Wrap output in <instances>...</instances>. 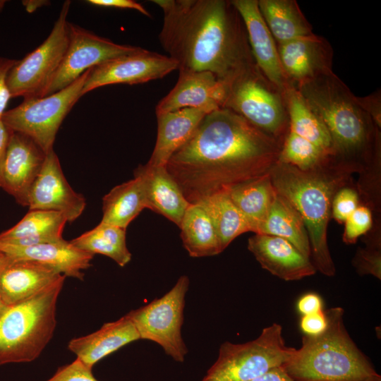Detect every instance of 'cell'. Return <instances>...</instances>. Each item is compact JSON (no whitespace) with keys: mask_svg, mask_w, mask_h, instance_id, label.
Returning <instances> with one entry per match:
<instances>
[{"mask_svg":"<svg viewBox=\"0 0 381 381\" xmlns=\"http://www.w3.org/2000/svg\"><path fill=\"white\" fill-rule=\"evenodd\" d=\"M46 155L28 136L11 131L1 188L23 207L28 205L30 189L42 169Z\"/></svg>","mask_w":381,"mask_h":381,"instance_id":"15","label":"cell"},{"mask_svg":"<svg viewBox=\"0 0 381 381\" xmlns=\"http://www.w3.org/2000/svg\"><path fill=\"white\" fill-rule=\"evenodd\" d=\"M0 251L13 258L31 260L50 266L66 277L83 280V270L91 266L94 255L64 239L32 246L19 247L0 242Z\"/></svg>","mask_w":381,"mask_h":381,"instance_id":"22","label":"cell"},{"mask_svg":"<svg viewBox=\"0 0 381 381\" xmlns=\"http://www.w3.org/2000/svg\"><path fill=\"white\" fill-rule=\"evenodd\" d=\"M277 161L301 171H309L326 164L331 159L310 141L289 131L282 144Z\"/></svg>","mask_w":381,"mask_h":381,"instance_id":"34","label":"cell"},{"mask_svg":"<svg viewBox=\"0 0 381 381\" xmlns=\"http://www.w3.org/2000/svg\"><path fill=\"white\" fill-rule=\"evenodd\" d=\"M327 327L316 336L305 335L283 366L296 381H381L368 357L358 348L344 322V310H324Z\"/></svg>","mask_w":381,"mask_h":381,"instance_id":"5","label":"cell"},{"mask_svg":"<svg viewBox=\"0 0 381 381\" xmlns=\"http://www.w3.org/2000/svg\"><path fill=\"white\" fill-rule=\"evenodd\" d=\"M359 205L360 198L356 186H344L337 191L333 198L331 217L342 224Z\"/></svg>","mask_w":381,"mask_h":381,"instance_id":"37","label":"cell"},{"mask_svg":"<svg viewBox=\"0 0 381 381\" xmlns=\"http://www.w3.org/2000/svg\"><path fill=\"white\" fill-rule=\"evenodd\" d=\"M248 249L263 269L285 281L300 280L317 272L310 258L278 236L255 234L248 238Z\"/></svg>","mask_w":381,"mask_h":381,"instance_id":"18","label":"cell"},{"mask_svg":"<svg viewBox=\"0 0 381 381\" xmlns=\"http://www.w3.org/2000/svg\"><path fill=\"white\" fill-rule=\"evenodd\" d=\"M141 49L114 42L68 23V47L44 97L65 88L93 67L112 59L135 53Z\"/></svg>","mask_w":381,"mask_h":381,"instance_id":"12","label":"cell"},{"mask_svg":"<svg viewBox=\"0 0 381 381\" xmlns=\"http://www.w3.org/2000/svg\"><path fill=\"white\" fill-rule=\"evenodd\" d=\"M296 308L302 315L320 312L323 310L322 299L318 294L309 292L299 298Z\"/></svg>","mask_w":381,"mask_h":381,"instance_id":"42","label":"cell"},{"mask_svg":"<svg viewBox=\"0 0 381 381\" xmlns=\"http://www.w3.org/2000/svg\"><path fill=\"white\" fill-rule=\"evenodd\" d=\"M66 277L10 307L0 320V365L26 363L41 354L54 335L56 303Z\"/></svg>","mask_w":381,"mask_h":381,"instance_id":"6","label":"cell"},{"mask_svg":"<svg viewBox=\"0 0 381 381\" xmlns=\"http://www.w3.org/2000/svg\"><path fill=\"white\" fill-rule=\"evenodd\" d=\"M231 1L244 23L257 67L284 93L289 84L280 64L277 43L259 10L258 0Z\"/></svg>","mask_w":381,"mask_h":381,"instance_id":"17","label":"cell"},{"mask_svg":"<svg viewBox=\"0 0 381 381\" xmlns=\"http://www.w3.org/2000/svg\"><path fill=\"white\" fill-rule=\"evenodd\" d=\"M250 381H296L280 367L274 368Z\"/></svg>","mask_w":381,"mask_h":381,"instance_id":"45","label":"cell"},{"mask_svg":"<svg viewBox=\"0 0 381 381\" xmlns=\"http://www.w3.org/2000/svg\"><path fill=\"white\" fill-rule=\"evenodd\" d=\"M143 183L146 206L178 226L190 203L166 167L140 165L134 171Z\"/></svg>","mask_w":381,"mask_h":381,"instance_id":"24","label":"cell"},{"mask_svg":"<svg viewBox=\"0 0 381 381\" xmlns=\"http://www.w3.org/2000/svg\"><path fill=\"white\" fill-rule=\"evenodd\" d=\"M276 190L269 173L233 188L229 195L254 234L265 219Z\"/></svg>","mask_w":381,"mask_h":381,"instance_id":"31","label":"cell"},{"mask_svg":"<svg viewBox=\"0 0 381 381\" xmlns=\"http://www.w3.org/2000/svg\"><path fill=\"white\" fill-rule=\"evenodd\" d=\"M23 5L25 7V9L28 12H33L37 8L41 7L44 4H47V1H24Z\"/></svg>","mask_w":381,"mask_h":381,"instance_id":"46","label":"cell"},{"mask_svg":"<svg viewBox=\"0 0 381 381\" xmlns=\"http://www.w3.org/2000/svg\"><path fill=\"white\" fill-rule=\"evenodd\" d=\"M68 220L61 212L29 210L11 229L0 234V242L19 247L58 242Z\"/></svg>","mask_w":381,"mask_h":381,"instance_id":"25","label":"cell"},{"mask_svg":"<svg viewBox=\"0 0 381 381\" xmlns=\"http://www.w3.org/2000/svg\"><path fill=\"white\" fill-rule=\"evenodd\" d=\"M255 234L278 236L292 243L310 258V247L303 220L294 207L276 191L270 208Z\"/></svg>","mask_w":381,"mask_h":381,"instance_id":"26","label":"cell"},{"mask_svg":"<svg viewBox=\"0 0 381 381\" xmlns=\"http://www.w3.org/2000/svg\"><path fill=\"white\" fill-rule=\"evenodd\" d=\"M92 371V369L76 358L72 363L59 367L47 381H99Z\"/></svg>","mask_w":381,"mask_h":381,"instance_id":"38","label":"cell"},{"mask_svg":"<svg viewBox=\"0 0 381 381\" xmlns=\"http://www.w3.org/2000/svg\"><path fill=\"white\" fill-rule=\"evenodd\" d=\"M126 229L101 222L70 242L76 248L92 255H106L119 266L124 267L131 260L126 241Z\"/></svg>","mask_w":381,"mask_h":381,"instance_id":"32","label":"cell"},{"mask_svg":"<svg viewBox=\"0 0 381 381\" xmlns=\"http://www.w3.org/2000/svg\"><path fill=\"white\" fill-rule=\"evenodd\" d=\"M295 350L286 345L282 325L274 322L252 341L222 343L216 361L201 381H250L283 366Z\"/></svg>","mask_w":381,"mask_h":381,"instance_id":"8","label":"cell"},{"mask_svg":"<svg viewBox=\"0 0 381 381\" xmlns=\"http://www.w3.org/2000/svg\"><path fill=\"white\" fill-rule=\"evenodd\" d=\"M281 144L234 111L218 108L207 114L166 168L190 204L270 172Z\"/></svg>","mask_w":381,"mask_h":381,"instance_id":"1","label":"cell"},{"mask_svg":"<svg viewBox=\"0 0 381 381\" xmlns=\"http://www.w3.org/2000/svg\"><path fill=\"white\" fill-rule=\"evenodd\" d=\"M258 7L277 44L313 33L296 0H258Z\"/></svg>","mask_w":381,"mask_h":381,"instance_id":"27","label":"cell"},{"mask_svg":"<svg viewBox=\"0 0 381 381\" xmlns=\"http://www.w3.org/2000/svg\"><path fill=\"white\" fill-rule=\"evenodd\" d=\"M199 204L204 207L212 219L222 251L237 236L251 231L248 222L228 192L212 195Z\"/></svg>","mask_w":381,"mask_h":381,"instance_id":"33","label":"cell"},{"mask_svg":"<svg viewBox=\"0 0 381 381\" xmlns=\"http://www.w3.org/2000/svg\"><path fill=\"white\" fill-rule=\"evenodd\" d=\"M362 109L372 118L375 123L381 128V92L380 89L365 97H357Z\"/></svg>","mask_w":381,"mask_h":381,"instance_id":"41","label":"cell"},{"mask_svg":"<svg viewBox=\"0 0 381 381\" xmlns=\"http://www.w3.org/2000/svg\"><path fill=\"white\" fill-rule=\"evenodd\" d=\"M174 87L157 104L156 115L185 108H221L225 85L209 71L179 70Z\"/></svg>","mask_w":381,"mask_h":381,"instance_id":"19","label":"cell"},{"mask_svg":"<svg viewBox=\"0 0 381 381\" xmlns=\"http://www.w3.org/2000/svg\"><path fill=\"white\" fill-rule=\"evenodd\" d=\"M10 307H8L3 301L1 297L0 296V320L3 318V316L6 313V312L8 310Z\"/></svg>","mask_w":381,"mask_h":381,"instance_id":"47","label":"cell"},{"mask_svg":"<svg viewBox=\"0 0 381 381\" xmlns=\"http://www.w3.org/2000/svg\"><path fill=\"white\" fill-rule=\"evenodd\" d=\"M367 238L365 246L360 248L353 258L352 264L360 275L371 274L381 279L380 231L377 228Z\"/></svg>","mask_w":381,"mask_h":381,"instance_id":"35","label":"cell"},{"mask_svg":"<svg viewBox=\"0 0 381 381\" xmlns=\"http://www.w3.org/2000/svg\"><path fill=\"white\" fill-rule=\"evenodd\" d=\"M277 46L284 74L294 87L332 71L333 48L322 36L313 33Z\"/></svg>","mask_w":381,"mask_h":381,"instance_id":"16","label":"cell"},{"mask_svg":"<svg viewBox=\"0 0 381 381\" xmlns=\"http://www.w3.org/2000/svg\"><path fill=\"white\" fill-rule=\"evenodd\" d=\"M18 60L0 56V119L6 111V108L11 98L8 85L7 76L10 70Z\"/></svg>","mask_w":381,"mask_h":381,"instance_id":"40","label":"cell"},{"mask_svg":"<svg viewBox=\"0 0 381 381\" xmlns=\"http://www.w3.org/2000/svg\"><path fill=\"white\" fill-rule=\"evenodd\" d=\"M101 222L126 229L129 224L147 208L141 178L134 179L114 187L103 199Z\"/></svg>","mask_w":381,"mask_h":381,"instance_id":"28","label":"cell"},{"mask_svg":"<svg viewBox=\"0 0 381 381\" xmlns=\"http://www.w3.org/2000/svg\"><path fill=\"white\" fill-rule=\"evenodd\" d=\"M295 87L329 133L332 163L359 174L381 157L380 128L333 71Z\"/></svg>","mask_w":381,"mask_h":381,"instance_id":"3","label":"cell"},{"mask_svg":"<svg viewBox=\"0 0 381 381\" xmlns=\"http://www.w3.org/2000/svg\"><path fill=\"white\" fill-rule=\"evenodd\" d=\"M284 94L289 119V131L310 141L331 158L332 142L325 124L295 87L289 85Z\"/></svg>","mask_w":381,"mask_h":381,"instance_id":"30","label":"cell"},{"mask_svg":"<svg viewBox=\"0 0 381 381\" xmlns=\"http://www.w3.org/2000/svg\"><path fill=\"white\" fill-rule=\"evenodd\" d=\"M87 3L102 7L133 9L147 17H151L150 13L141 4L133 0H88Z\"/></svg>","mask_w":381,"mask_h":381,"instance_id":"43","label":"cell"},{"mask_svg":"<svg viewBox=\"0 0 381 381\" xmlns=\"http://www.w3.org/2000/svg\"><path fill=\"white\" fill-rule=\"evenodd\" d=\"M269 174L275 190L294 207L303 220L310 260L316 270L327 277L334 276L336 268L327 243L332 202L339 188L351 183L352 174L331 161L309 171L277 161Z\"/></svg>","mask_w":381,"mask_h":381,"instance_id":"4","label":"cell"},{"mask_svg":"<svg viewBox=\"0 0 381 381\" xmlns=\"http://www.w3.org/2000/svg\"><path fill=\"white\" fill-rule=\"evenodd\" d=\"M138 339V332L126 314L117 320L104 324L91 334L72 339L68 348L76 355V358L92 369L104 357Z\"/></svg>","mask_w":381,"mask_h":381,"instance_id":"23","label":"cell"},{"mask_svg":"<svg viewBox=\"0 0 381 381\" xmlns=\"http://www.w3.org/2000/svg\"><path fill=\"white\" fill-rule=\"evenodd\" d=\"M85 205L83 195L68 183L54 150L48 152L30 191L29 210L59 212L65 215L68 222H72L81 215Z\"/></svg>","mask_w":381,"mask_h":381,"instance_id":"14","label":"cell"},{"mask_svg":"<svg viewBox=\"0 0 381 381\" xmlns=\"http://www.w3.org/2000/svg\"><path fill=\"white\" fill-rule=\"evenodd\" d=\"M179 227L190 256L209 257L222 252L212 219L202 205L190 204Z\"/></svg>","mask_w":381,"mask_h":381,"instance_id":"29","label":"cell"},{"mask_svg":"<svg viewBox=\"0 0 381 381\" xmlns=\"http://www.w3.org/2000/svg\"><path fill=\"white\" fill-rule=\"evenodd\" d=\"M176 69L177 63L169 56L142 48L89 69L81 95L108 85H135L160 79Z\"/></svg>","mask_w":381,"mask_h":381,"instance_id":"13","label":"cell"},{"mask_svg":"<svg viewBox=\"0 0 381 381\" xmlns=\"http://www.w3.org/2000/svg\"><path fill=\"white\" fill-rule=\"evenodd\" d=\"M4 258H5V254L0 251V265L3 262Z\"/></svg>","mask_w":381,"mask_h":381,"instance_id":"48","label":"cell"},{"mask_svg":"<svg viewBox=\"0 0 381 381\" xmlns=\"http://www.w3.org/2000/svg\"><path fill=\"white\" fill-rule=\"evenodd\" d=\"M61 275L56 269L39 262L5 255L0 265V296L12 307L33 296Z\"/></svg>","mask_w":381,"mask_h":381,"instance_id":"20","label":"cell"},{"mask_svg":"<svg viewBox=\"0 0 381 381\" xmlns=\"http://www.w3.org/2000/svg\"><path fill=\"white\" fill-rule=\"evenodd\" d=\"M164 13L160 44L178 70L209 71L224 85L256 66L229 0H153Z\"/></svg>","mask_w":381,"mask_h":381,"instance_id":"2","label":"cell"},{"mask_svg":"<svg viewBox=\"0 0 381 381\" xmlns=\"http://www.w3.org/2000/svg\"><path fill=\"white\" fill-rule=\"evenodd\" d=\"M217 109L212 107L185 108L156 115L157 139L147 164L166 167L171 155L190 138L204 117Z\"/></svg>","mask_w":381,"mask_h":381,"instance_id":"21","label":"cell"},{"mask_svg":"<svg viewBox=\"0 0 381 381\" xmlns=\"http://www.w3.org/2000/svg\"><path fill=\"white\" fill-rule=\"evenodd\" d=\"M327 327V320L325 311L302 315L300 328L307 336H316L322 333Z\"/></svg>","mask_w":381,"mask_h":381,"instance_id":"39","label":"cell"},{"mask_svg":"<svg viewBox=\"0 0 381 381\" xmlns=\"http://www.w3.org/2000/svg\"><path fill=\"white\" fill-rule=\"evenodd\" d=\"M189 284L188 277L182 275L163 296L128 313L140 339L156 342L177 362H183L188 353L181 327Z\"/></svg>","mask_w":381,"mask_h":381,"instance_id":"11","label":"cell"},{"mask_svg":"<svg viewBox=\"0 0 381 381\" xmlns=\"http://www.w3.org/2000/svg\"><path fill=\"white\" fill-rule=\"evenodd\" d=\"M344 223L342 240L346 244H354L360 236L371 230L373 225V211L368 206L360 204Z\"/></svg>","mask_w":381,"mask_h":381,"instance_id":"36","label":"cell"},{"mask_svg":"<svg viewBox=\"0 0 381 381\" xmlns=\"http://www.w3.org/2000/svg\"><path fill=\"white\" fill-rule=\"evenodd\" d=\"M88 71L65 88L44 97L24 98L17 107L6 110L1 120L12 131L34 140L47 154L54 150L58 130L76 102Z\"/></svg>","mask_w":381,"mask_h":381,"instance_id":"9","label":"cell"},{"mask_svg":"<svg viewBox=\"0 0 381 381\" xmlns=\"http://www.w3.org/2000/svg\"><path fill=\"white\" fill-rule=\"evenodd\" d=\"M6 1H0V11L3 9Z\"/></svg>","mask_w":381,"mask_h":381,"instance_id":"49","label":"cell"},{"mask_svg":"<svg viewBox=\"0 0 381 381\" xmlns=\"http://www.w3.org/2000/svg\"><path fill=\"white\" fill-rule=\"evenodd\" d=\"M11 130L0 119V187H1L2 171L8 145Z\"/></svg>","mask_w":381,"mask_h":381,"instance_id":"44","label":"cell"},{"mask_svg":"<svg viewBox=\"0 0 381 381\" xmlns=\"http://www.w3.org/2000/svg\"><path fill=\"white\" fill-rule=\"evenodd\" d=\"M71 6L66 1L47 38L23 59L18 60L7 76L12 97H43L64 59L68 44L67 16Z\"/></svg>","mask_w":381,"mask_h":381,"instance_id":"10","label":"cell"},{"mask_svg":"<svg viewBox=\"0 0 381 381\" xmlns=\"http://www.w3.org/2000/svg\"><path fill=\"white\" fill-rule=\"evenodd\" d=\"M225 85L221 108L238 114L254 127L282 144L289 131L284 94L257 66Z\"/></svg>","mask_w":381,"mask_h":381,"instance_id":"7","label":"cell"}]
</instances>
